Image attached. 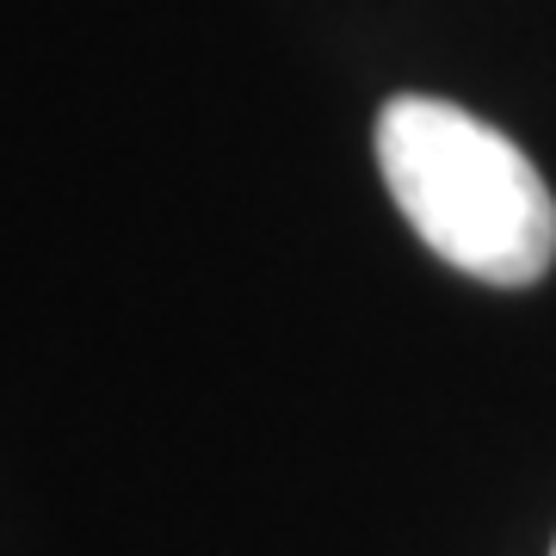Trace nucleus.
Returning a JSON list of instances; mask_svg holds the SVG:
<instances>
[{
	"instance_id": "1",
	"label": "nucleus",
	"mask_w": 556,
	"mask_h": 556,
	"mask_svg": "<svg viewBox=\"0 0 556 556\" xmlns=\"http://www.w3.org/2000/svg\"><path fill=\"white\" fill-rule=\"evenodd\" d=\"M383 186L445 266L482 285H538L556 266V199L514 137L452 100L402 93L378 112Z\"/></svg>"
}]
</instances>
